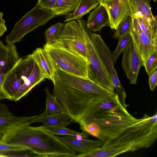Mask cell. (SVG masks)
Returning a JSON list of instances; mask_svg holds the SVG:
<instances>
[{"label": "cell", "mask_w": 157, "mask_h": 157, "mask_svg": "<svg viewBox=\"0 0 157 157\" xmlns=\"http://www.w3.org/2000/svg\"><path fill=\"white\" fill-rule=\"evenodd\" d=\"M78 123L83 132L103 143L100 147L114 150L118 155L149 147L157 138V112L136 118L116 93L94 98Z\"/></svg>", "instance_id": "obj_1"}, {"label": "cell", "mask_w": 157, "mask_h": 157, "mask_svg": "<svg viewBox=\"0 0 157 157\" xmlns=\"http://www.w3.org/2000/svg\"><path fill=\"white\" fill-rule=\"evenodd\" d=\"M1 142L27 148L38 157H76L77 155L43 125L16 127L3 135Z\"/></svg>", "instance_id": "obj_2"}, {"label": "cell", "mask_w": 157, "mask_h": 157, "mask_svg": "<svg viewBox=\"0 0 157 157\" xmlns=\"http://www.w3.org/2000/svg\"><path fill=\"white\" fill-rule=\"evenodd\" d=\"M43 48L52 59L55 67L72 75L89 79L88 63L84 58L54 44L46 43Z\"/></svg>", "instance_id": "obj_3"}, {"label": "cell", "mask_w": 157, "mask_h": 157, "mask_svg": "<svg viewBox=\"0 0 157 157\" xmlns=\"http://www.w3.org/2000/svg\"><path fill=\"white\" fill-rule=\"evenodd\" d=\"M91 31L84 28V35L87 52L88 75L91 80L115 93V87L111 77L92 39Z\"/></svg>", "instance_id": "obj_4"}, {"label": "cell", "mask_w": 157, "mask_h": 157, "mask_svg": "<svg viewBox=\"0 0 157 157\" xmlns=\"http://www.w3.org/2000/svg\"><path fill=\"white\" fill-rule=\"evenodd\" d=\"M51 10L36 6L18 21L5 38L7 44H14L20 41L27 34L44 25L56 17Z\"/></svg>", "instance_id": "obj_5"}, {"label": "cell", "mask_w": 157, "mask_h": 157, "mask_svg": "<svg viewBox=\"0 0 157 157\" xmlns=\"http://www.w3.org/2000/svg\"><path fill=\"white\" fill-rule=\"evenodd\" d=\"M86 21L81 19L67 22L53 44L65 48L85 59L87 52L84 35Z\"/></svg>", "instance_id": "obj_6"}, {"label": "cell", "mask_w": 157, "mask_h": 157, "mask_svg": "<svg viewBox=\"0 0 157 157\" xmlns=\"http://www.w3.org/2000/svg\"><path fill=\"white\" fill-rule=\"evenodd\" d=\"M34 63L31 54L19 59L3 80L2 86L3 99L12 101L14 95L31 73Z\"/></svg>", "instance_id": "obj_7"}, {"label": "cell", "mask_w": 157, "mask_h": 157, "mask_svg": "<svg viewBox=\"0 0 157 157\" xmlns=\"http://www.w3.org/2000/svg\"><path fill=\"white\" fill-rule=\"evenodd\" d=\"M91 36L94 43L111 77L116 94L123 105L127 107L128 105L126 104L125 101L126 97V92L120 83L116 71L114 68L112 53L110 50L100 34L91 32Z\"/></svg>", "instance_id": "obj_8"}, {"label": "cell", "mask_w": 157, "mask_h": 157, "mask_svg": "<svg viewBox=\"0 0 157 157\" xmlns=\"http://www.w3.org/2000/svg\"><path fill=\"white\" fill-rule=\"evenodd\" d=\"M108 14L109 26L116 30L119 25L132 14V0H104L100 2Z\"/></svg>", "instance_id": "obj_9"}, {"label": "cell", "mask_w": 157, "mask_h": 157, "mask_svg": "<svg viewBox=\"0 0 157 157\" xmlns=\"http://www.w3.org/2000/svg\"><path fill=\"white\" fill-rule=\"evenodd\" d=\"M122 68L132 84L136 83L139 70L144 62L137 52L132 38L123 51Z\"/></svg>", "instance_id": "obj_10"}, {"label": "cell", "mask_w": 157, "mask_h": 157, "mask_svg": "<svg viewBox=\"0 0 157 157\" xmlns=\"http://www.w3.org/2000/svg\"><path fill=\"white\" fill-rule=\"evenodd\" d=\"M20 58L14 44H5L0 40V101L3 99L2 86L4 78Z\"/></svg>", "instance_id": "obj_11"}, {"label": "cell", "mask_w": 157, "mask_h": 157, "mask_svg": "<svg viewBox=\"0 0 157 157\" xmlns=\"http://www.w3.org/2000/svg\"><path fill=\"white\" fill-rule=\"evenodd\" d=\"M151 0H132V10L131 17L141 18L146 29L152 36H157L156 17L153 15L150 6Z\"/></svg>", "instance_id": "obj_12"}, {"label": "cell", "mask_w": 157, "mask_h": 157, "mask_svg": "<svg viewBox=\"0 0 157 157\" xmlns=\"http://www.w3.org/2000/svg\"><path fill=\"white\" fill-rule=\"evenodd\" d=\"M132 17V26L129 33L136 48L144 62L152 52L155 50L157 51V49L141 29L136 19L133 17Z\"/></svg>", "instance_id": "obj_13"}, {"label": "cell", "mask_w": 157, "mask_h": 157, "mask_svg": "<svg viewBox=\"0 0 157 157\" xmlns=\"http://www.w3.org/2000/svg\"><path fill=\"white\" fill-rule=\"evenodd\" d=\"M35 62L46 78L55 82V67L48 54L43 48H37L31 54Z\"/></svg>", "instance_id": "obj_14"}, {"label": "cell", "mask_w": 157, "mask_h": 157, "mask_svg": "<svg viewBox=\"0 0 157 157\" xmlns=\"http://www.w3.org/2000/svg\"><path fill=\"white\" fill-rule=\"evenodd\" d=\"M67 146L76 152L84 153L101 147L103 143L99 140H93L86 138L80 140L71 136L58 137Z\"/></svg>", "instance_id": "obj_15"}, {"label": "cell", "mask_w": 157, "mask_h": 157, "mask_svg": "<svg viewBox=\"0 0 157 157\" xmlns=\"http://www.w3.org/2000/svg\"><path fill=\"white\" fill-rule=\"evenodd\" d=\"M45 78V76L35 62L31 73L14 95L12 101H16L20 100Z\"/></svg>", "instance_id": "obj_16"}, {"label": "cell", "mask_w": 157, "mask_h": 157, "mask_svg": "<svg viewBox=\"0 0 157 157\" xmlns=\"http://www.w3.org/2000/svg\"><path fill=\"white\" fill-rule=\"evenodd\" d=\"M88 28L91 31H99L104 27L109 26L108 14L105 7L99 4L90 13L86 21Z\"/></svg>", "instance_id": "obj_17"}, {"label": "cell", "mask_w": 157, "mask_h": 157, "mask_svg": "<svg viewBox=\"0 0 157 157\" xmlns=\"http://www.w3.org/2000/svg\"><path fill=\"white\" fill-rule=\"evenodd\" d=\"M39 115L17 117L13 115L0 116V134L4 135L11 129L26 124L35 123Z\"/></svg>", "instance_id": "obj_18"}, {"label": "cell", "mask_w": 157, "mask_h": 157, "mask_svg": "<svg viewBox=\"0 0 157 157\" xmlns=\"http://www.w3.org/2000/svg\"><path fill=\"white\" fill-rule=\"evenodd\" d=\"M73 121L70 117L61 112L42 117H39V115L35 122L41 123L45 127L49 128L66 127Z\"/></svg>", "instance_id": "obj_19"}, {"label": "cell", "mask_w": 157, "mask_h": 157, "mask_svg": "<svg viewBox=\"0 0 157 157\" xmlns=\"http://www.w3.org/2000/svg\"><path fill=\"white\" fill-rule=\"evenodd\" d=\"M99 4L100 2L97 0H80L73 12L66 15L64 22L81 19L85 15L90 13V11Z\"/></svg>", "instance_id": "obj_20"}, {"label": "cell", "mask_w": 157, "mask_h": 157, "mask_svg": "<svg viewBox=\"0 0 157 157\" xmlns=\"http://www.w3.org/2000/svg\"><path fill=\"white\" fill-rule=\"evenodd\" d=\"M80 0H58L51 9L56 16L66 15L73 11Z\"/></svg>", "instance_id": "obj_21"}, {"label": "cell", "mask_w": 157, "mask_h": 157, "mask_svg": "<svg viewBox=\"0 0 157 157\" xmlns=\"http://www.w3.org/2000/svg\"><path fill=\"white\" fill-rule=\"evenodd\" d=\"M46 93V108L44 111L39 115V117L49 116L53 114L62 113V107L53 94L50 92L48 87L45 89Z\"/></svg>", "instance_id": "obj_22"}, {"label": "cell", "mask_w": 157, "mask_h": 157, "mask_svg": "<svg viewBox=\"0 0 157 157\" xmlns=\"http://www.w3.org/2000/svg\"><path fill=\"white\" fill-rule=\"evenodd\" d=\"M64 25L63 23L57 22L46 30L44 35L46 44H52L56 42Z\"/></svg>", "instance_id": "obj_23"}, {"label": "cell", "mask_w": 157, "mask_h": 157, "mask_svg": "<svg viewBox=\"0 0 157 157\" xmlns=\"http://www.w3.org/2000/svg\"><path fill=\"white\" fill-rule=\"evenodd\" d=\"M132 24V17L129 16L123 21L118 25L113 35L114 39L120 37L129 33Z\"/></svg>", "instance_id": "obj_24"}, {"label": "cell", "mask_w": 157, "mask_h": 157, "mask_svg": "<svg viewBox=\"0 0 157 157\" xmlns=\"http://www.w3.org/2000/svg\"><path fill=\"white\" fill-rule=\"evenodd\" d=\"M131 38L130 33L122 36L119 38L118 43L115 50L112 53V58L114 64L116 62L120 54L127 46Z\"/></svg>", "instance_id": "obj_25"}, {"label": "cell", "mask_w": 157, "mask_h": 157, "mask_svg": "<svg viewBox=\"0 0 157 157\" xmlns=\"http://www.w3.org/2000/svg\"><path fill=\"white\" fill-rule=\"evenodd\" d=\"M2 157H38L29 148L23 150L0 152Z\"/></svg>", "instance_id": "obj_26"}, {"label": "cell", "mask_w": 157, "mask_h": 157, "mask_svg": "<svg viewBox=\"0 0 157 157\" xmlns=\"http://www.w3.org/2000/svg\"><path fill=\"white\" fill-rule=\"evenodd\" d=\"M157 51H154L144 62V65L147 74L148 75L157 67Z\"/></svg>", "instance_id": "obj_27"}, {"label": "cell", "mask_w": 157, "mask_h": 157, "mask_svg": "<svg viewBox=\"0 0 157 157\" xmlns=\"http://www.w3.org/2000/svg\"><path fill=\"white\" fill-rule=\"evenodd\" d=\"M48 128L52 133L56 135H64L75 137L81 133L67 128L65 127Z\"/></svg>", "instance_id": "obj_28"}, {"label": "cell", "mask_w": 157, "mask_h": 157, "mask_svg": "<svg viewBox=\"0 0 157 157\" xmlns=\"http://www.w3.org/2000/svg\"><path fill=\"white\" fill-rule=\"evenodd\" d=\"M28 148L0 142V152L23 150Z\"/></svg>", "instance_id": "obj_29"}, {"label": "cell", "mask_w": 157, "mask_h": 157, "mask_svg": "<svg viewBox=\"0 0 157 157\" xmlns=\"http://www.w3.org/2000/svg\"><path fill=\"white\" fill-rule=\"evenodd\" d=\"M148 83L151 90L153 91L157 85V67L154 69L148 75Z\"/></svg>", "instance_id": "obj_30"}, {"label": "cell", "mask_w": 157, "mask_h": 157, "mask_svg": "<svg viewBox=\"0 0 157 157\" xmlns=\"http://www.w3.org/2000/svg\"><path fill=\"white\" fill-rule=\"evenodd\" d=\"M58 0H38L37 3L42 8L50 10Z\"/></svg>", "instance_id": "obj_31"}, {"label": "cell", "mask_w": 157, "mask_h": 157, "mask_svg": "<svg viewBox=\"0 0 157 157\" xmlns=\"http://www.w3.org/2000/svg\"><path fill=\"white\" fill-rule=\"evenodd\" d=\"M12 115L8 107L6 104L0 102V116Z\"/></svg>", "instance_id": "obj_32"}, {"label": "cell", "mask_w": 157, "mask_h": 157, "mask_svg": "<svg viewBox=\"0 0 157 157\" xmlns=\"http://www.w3.org/2000/svg\"><path fill=\"white\" fill-rule=\"evenodd\" d=\"M3 13L0 12V37L7 30L5 21L3 18Z\"/></svg>", "instance_id": "obj_33"}, {"label": "cell", "mask_w": 157, "mask_h": 157, "mask_svg": "<svg viewBox=\"0 0 157 157\" xmlns=\"http://www.w3.org/2000/svg\"><path fill=\"white\" fill-rule=\"evenodd\" d=\"M3 137V135L0 134V142L2 140Z\"/></svg>", "instance_id": "obj_34"}, {"label": "cell", "mask_w": 157, "mask_h": 157, "mask_svg": "<svg viewBox=\"0 0 157 157\" xmlns=\"http://www.w3.org/2000/svg\"><path fill=\"white\" fill-rule=\"evenodd\" d=\"M97 0L100 2H101V1H103L104 0Z\"/></svg>", "instance_id": "obj_35"}, {"label": "cell", "mask_w": 157, "mask_h": 157, "mask_svg": "<svg viewBox=\"0 0 157 157\" xmlns=\"http://www.w3.org/2000/svg\"><path fill=\"white\" fill-rule=\"evenodd\" d=\"M152 0V1H154L155 2H156V0Z\"/></svg>", "instance_id": "obj_36"}, {"label": "cell", "mask_w": 157, "mask_h": 157, "mask_svg": "<svg viewBox=\"0 0 157 157\" xmlns=\"http://www.w3.org/2000/svg\"><path fill=\"white\" fill-rule=\"evenodd\" d=\"M2 157V156H1V155H0V157Z\"/></svg>", "instance_id": "obj_37"}]
</instances>
